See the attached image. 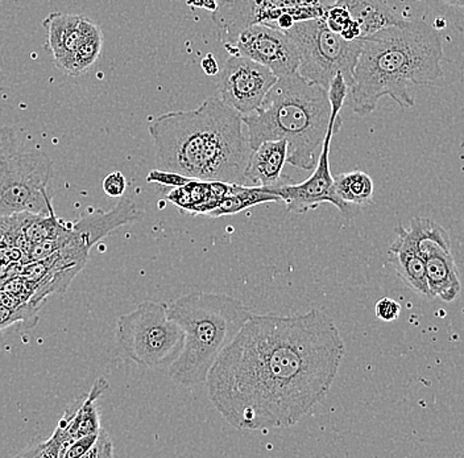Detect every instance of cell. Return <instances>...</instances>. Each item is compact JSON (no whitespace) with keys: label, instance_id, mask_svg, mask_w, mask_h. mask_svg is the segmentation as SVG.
<instances>
[{"label":"cell","instance_id":"1","mask_svg":"<svg viewBox=\"0 0 464 458\" xmlns=\"http://www.w3.org/2000/svg\"><path fill=\"white\" fill-rule=\"evenodd\" d=\"M344 356L341 332L318 309L254 315L208 374V399L239 431L293 427L326 398Z\"/></svg>","mask_w":464,"mask_h":458},{"label":"cell","instance_id":"2","mask_svg":"<svg viewBox=\"0 0 464 458\" xmlns=\"http://www.w3.org/2000/svg\"><path fill=\"white\" fill-rule=\"evenodd\" d=\"M245 129L243 115L217 97L160 115L148 127L160 170L248 187L252 148Z\"/></svg>","mask_w":464,"mask_h":458},{"label":"cell","instance_id":"3","mask_svg":"<svg viewBox=\"0 0 464 458\" xmlns=\"http://www.w3.org/2000/svg\"><path fill=\"white\" fill-rule=\"evenodd\" d=\"M442 37L422 20L406 19L376 32L362 39L346 104L359 117L372 114L384 97L411 109L409 88L442 80Z\"/></svg>","mask_w":464,"mask_h":458},{"label":"cell","instance_id":"4","mask_svg":"<svg viewBox=\"0 0 464 458\" xmlns=\"http://www.w3.org/2000/svg\"><path fill=\"white\" fill-rule=\"evenodd\" d=\"M329 90L300 73L278 78L260 109L243 115L252 151L263 141H288V163L313 171L329 130Z\"/></svg>","mask_w":464,"mask_h":458},{"label":"cell","instance_id":"5","mask_svg":"<svg viewBox=\"0 0 464 458\" xmlns=\"http://www.w3.org/2000/svg\"><path fill=\"white\" fill-rule=\"evenodd\" d=\"M168 315L185 333L184 349L168 367L170 378L197 387L206 384L217 359L254 313L231 296L194 291L168 304Z\"/></svg>","mask_w":464,"mask_h":458},{"label":"cell","instance_id":"6","mask_svg":"<svg viewBox=\"0 0 464 458\" xmlns=\"http://www.w3.org/2000/svg\"><path fill=\"white\" fill-rule=\"evenodd\" d=\"M53 161L29 147L14 127H0V217L53 213Z\"/></svg>","mask_w":464,"mask_h":458},{"label":"cell","instance_id":"7","mask_svg":"<svg viewBox=\"0 0 464 458\" xmlns=\"http://www.w3.org/2000/svg\"><path fill=\"white\" fill-rule=\"evenodd\" d=\"M116 346L139 366L169 367L184 349L185 333L168 315V304L144 301L116 323Z\"/></svg>","mask_w":464,"mask_h":458},{"label":"cell","instance_id":"8","mask_svg":"<svg viewBox=\"0 0 464 458\" xmlns=\"http://www.w3.org/2000/svg\"><path fill=\"white\" fill-rule=\"evenodd\" d=\"M285 32L300 54L298 73L304 80L329 90L334 77L341 73L350 88L362 40L348 42L330 30L324 17L297 22Z\"/></svg>","mask_w":464,"mask_h":458},{"label":"cell","instance_id":"9","mask_svg":"<svg viewBox=\"0 0 464 458\" xmlns=\"http://www.w3.org/2000/svg\"><path fill=\"white\" fill-rule=\"evenodd\" d=\"M335 0H222L211 19L219 28L223 44L255 24L274 28L278 17L292 14L295 22L326 15Z\"/></svg>","mask_w":464,"mask_h":458},{"label":"cell","instance_id":"10","mask_svg":"<svg viewBox=\"0 0 464 458\" xmlns=\"http://www.w3.org/2000/svg\"><path fill=\"white\" fill-rule=\"evenodd\" d=\"M48 31V49L63 73L77 77L97 63L103 34L97 23L74 14L52 13L43 22Z\"/></svg>","mask_w":464,"mask_h":458},{"label":"cell","instance_id":"11","mask_svg":"<svg viewBox=\"0 0 464 458\" xmlns=\"http://www.w3.org/2000/svg\"><path fill=\"white\" fill-rule=\"evenodd\" d=\"M342 123L343 122L341 118V110L332 109L329 130L319 153L318 163L309 179L300 184L290 182V184L278 185L275 188H266L269 192L280 197L281 202L286 205V210L290 213L304 214L321 207L322 204L334 205L343 214L344 219H353L361 210L359 208L350 207L341 201L335 192V182L330 170V148H332L333 136L341 130Z\"/></svg>","mask_w":464,"mask_h":458},{"label":"cell","instance_id":"12","mask_svg":"<svg viewBox=\"0 0 464 458\" xmlns=\"http://www.w3.org/2000/svg\"><path fill=\"white\" fill-rule=\"evenodd\" d=\"M278 77L256 61L228 54L218 74L219 98L242 115L260 109Z\"/></svg>","mask_w":464,"mask_h":458},{"label":"cell","instance_id":"13","mask_svg":"<svg viewBox=\"0 0 464 458\" xmlns=\"http://www.w3.org/2000/svg\"><path fill=\"white\" fill-rule=\"evenodd\" d=\"M223 45L228 54L256 61L278 78L297 73L300 68V54L286 32L266 25H251Z\"/></svg>","mask_w":464,"mask_h":458},{"label":"cell","instance_id":"14","mask_svg":"<svg viewBox=\"0 0 464 458\" xmlns=\"http://www.w3.org/2000/svg\"><path fill=\"white\" fill-rule=\"evenodd\" d=\"M107 390H109V384H107L106 379L98 378L95 384L92 385V391L83 398L75 400L63 414V419L58 423L56 431L52 434V437L61 446V458L63 457L66 449L75 440L101 431L100 414H98L95 402Z\"/></svg>","mask_w":464,"mask_h":458},{"label":"cell","instance_id":"15","mask_svg":"<svg viewBox=\"0 0 464 458\" xmlns=\"http://www.w3.org/2000/svg\"><path fill=\"white\" fill-rule=\"evenodd\" d=\"M143 211L129 199L119 201L112 210H86L77 222H72V236L92 250L95 243L110 236L116 229L143 219Z\"/></svg>","mask_w":464,"mask_h":458},{"label":"cell","instance_id":"16","mask_svg":"<svg viewBox=\"0 0 464 458\" xmlns=\"http://www.w3.org/2000/svg\"><path fill=\"white\" fill-rule=\"evenodd\" d=\"M288 163V141H263L252 151L246 170L248 187L275 188L290 184L293 180L283 175L284 165Z\"/></svg>","mask_w":464,"mask_h":458},{"label":"cell","instance_id":"17","mask_svg":"<svg viewBox=\"0 0 464 458\" xmlns=\"http://www.w3.org/2000/svg\"><path fill=\"white\" fill-rule=\"evenodd\" d=\"M232 184L193 179L182 187L173 188L167 194L168 201L182 213L208 217L230 193Z\"/></svg>","mask_w":464,"mask_h":458},{"label":"cell","instance_id":"18","mask_svg":"<svg viewBox=\"0 0 464 458\" xmlns=\"http://www.w3.org/2000/svg\"><path fill=\"white\" fill-rule=\"evenodd\" d=\"M396 234L397 240L404 243L425 260L452 255L451 239L448 231L433 219L416 217L411 219L409 229L402 225L397 226Z\"/></svg>","mask_w":464,"mask_h":458},{"label":"cell","instance_id":"19","mask_svg":"<svg viewBox=\"0 0 464 458\" xmlns=\"http://www.w3.org/2000/svg\"><path fill=\"white\" fill-rule=\"evenodd\" d=\"M350 11L353 19L359 23L362 28V39L372 36L376 32L401 24L405 17L385 0H335Z\"/></svg>","mask_w":464,"mask_h":458},{"label":"cell","instance_id":"20","mask_svg":"<svg viewBox=\"0 0 464 458\" xmlns=\"http://www.w3.org/2000/svg\"><path fill=\"white\" fill-rule=\"evenodd\" d=\"M390 262L408 288L417 295L430 298V289L428 284V269L426 260L417 252L405 246L400 240H394L390 248Z\"/></svg>","mask_w":464,"mask_h":458},{"label":"cell","instance_id":"21","mask_svg":"<svg viewBox=\"0 0 464 458\" xmlns=\"http://www.w3.org/2000/svg\"><path fill=\"white\" fill-rule=\"evenodd\" d=\"M428 284L431 298L440 297L445 303H452L462 294V283L458 275L454 255L434 257L426 260Z\"/></svg>","mask_w":464,"mask_h":458},{"label":"cell","instance_id":"22","mask_svg":"<svg viewBox=\"0 0 464 458\" xmlns=\"http://www.w3.org/2000/svg\"><path fill=\"white\" fill-rule=\"evenodd\" d=\"M268 202H281V199L266 188L232 184L230 193L208 217L218 219V217L234 216V214L242 213L246 209L268 204Z\"/></svg>","mask_w":464,"mask_h":458},{"label":"cell","instance_id":"23","mask_svg":"<svg viewBox=\"0 0 464 458\" xmlns=\"http://www.w3.org/2000/svg\"><path fill=\"white\" fill-rule=\"evenodd\" d=\"M335 192L341 201L350 207L359 208L372 204L373 180L368 173L355 171V172L342 173L334 178Z\"/></svg>","mask_w":464,"mask_h":458},{"label":"cell","instance_id":"24","mask_svg":"<svg viewBox=\"0 0 464 458\" xmlns=\"http://www.w3.org/2000/svg\"><path fill=\"white\" fill-rule=\"evenodd\" d=\"M425 2L452 28L464 32V0H425Z\"/></svg>","mask_w":464,"mask_h":458},{"label":"cell","instance_id":"25","mask_svg":"<svg viewBox=\"0 0 464 458\" xmlns=\"http://www.w3.org/2000/svg\"><path fill=\"white\" fill-rule=\"evenodd\" d=\"M324 19L326 24L329 25L330 30L339 34L346 30L347 25L353 20L350 11L344 5L336 2L327 10Z\"/></svg>","mask_w":464,"mask_h":458},{"label":"cell","instance_id":"26","mask_svg":"<svg viewBox=\"0 0 464 458\" xmlns=\"http://www.w3.org/2000/svg\"><path fill=\"white\" fill-rule=\"evenodd\" d=\"M190 178L181 175V173L172 172V171L152 170L147 176V181L150 184L161 185V187L179 188L188 184Z\"/></svg>","mask_w":464,"mask_h":458},{"label":"cell","instance_id":"27","mask_svg":"<svg viewBox=\"0 0 464 458\" xmlns=\"http://www.w3.org/2000/svg\"><path fill=\"white\" fill-rule=\"evenodd\" d=\"M375 315L382 323H393L401 316V306L394 298H380L375 306Z\"/></svg>","mask_w":464,"mask_h":458},{"label":"cell","instance_id":"28","mask_svg":"<svg viewBox=\"0 0 464 458\" xmlns=\"http://www.w3.org/2000/svg\"><path fill=\"white\" fill-rule=\"evenodd\" d=\"M103 192L111 199H119L123 197L126 192L127 180L124 178L123 173L115 171V172L109 173L102 182Z\"/></svg>","mask_w":464,"mask_h":458},{"label":"cell","instance_id":"29","mask_svg":"<svg viewBox=\"0 0 464 458\" xmlns=\"http://www.w3.org/2000/svg\"><path fill=\"white\" fill-rule=\"evenodd\" d=\"M98 434H86V436L80 437L75 440L74 443H71L63 458H85L86 454L89 453L90 449L92 448L95 442L98 439Z\"/></svg>","mask_w":464,"mask_h":458},{"label":"cell","instance_id":"30","mask_svg":"<svg viewBox=\"0 0 464 458\" xmlns=\"http://www.w3.org/2000/svg\"><path fill=\"white\" fill-rule=\"evenodd\" d=\"M114 446H112L111 439H110L107 432L103 428H101L100 434H98L97 442H95L92 448L90 449L89 453L86 454L85 458H110L114 456Z\"/></svg>","mask_w":464,"mask_h":458},{"label":"cell","instance_id":"31","mask_svg":"<svg viewBox=\"0 0 464 458\" xmlns=\"http://www.w3.org/2000/svg\"><path fill=\"white\" fill-rule=\"evenodd\" d=\"M201 66L203 72H205V73L208 75H211V77L219 74V65H218V61L216 57H214V54H206V56L203 57Z\"/></svg>","mask_w":464,"mask_h":458},{"label":"cell","instance_id":"32","mask_svg":"<svg viewBox=\"0 0 464 458\" xmlns=\"http://www.w3.org/2000/svg\"><path fill=\"white\" fill-rule=\"evenodd\" d=\"M194 2H196V5H197V7L208 8L211 13H214L218 8V3L216 0H188V5H190L191 3Z\"/></svg>","mask_w":464,"mask_h":458},{"label":"cell","instance_id":"33","mask_svg":"<svg viewBox=\"0 0 464 458\" xmlns=\"http://www.w3.org/2000/svg\"><path fill=\"white\" fill-rule=\"evenodd\" d=\"M5 216L0 217V248L5 246Z\"/></svg>","mask_w":464,"mask_h":458}]
</instances>
